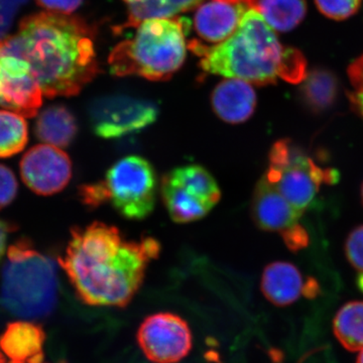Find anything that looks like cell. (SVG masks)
Instances as JSON below:
<instances>
[{
    "mask_svg": "<svg viewBox=\"0 0 363 363\" xmlns=\"http://www.w3.org/2000/svg\"><path fill=\"white\" fill-rule=\"evenodd\" d=\"M160 252L161 243L155 238L128 240L116 226L93 222L72 230L59 264L86 305L124 308Z\"/></svg>",
    "mask_w": 363,
    "mask_h": 363,
    "instance_id": "1",
    "label": "cell"
},
{
    "mask_svg": "<svg viewBox=\"0 0 363 363\" xmlns=\"http://www.w3.org/2000/svg\"><path fill=\"white\" fill-rule=\"evenodd\" d=\"M0 47L30 65L44 97L77 95L99 73L92 30L71 14H30Z\"/></svg>",
    "mask_w": 363,
    "mask_h": 363,
    "instance_id": "2",
    "label": "cell"
},
{
    "mask_svg": "<svg viewBox=\"0 0 363 363\" xmlns=\"http://www.w3.org/2000/svg\"><path fill=\"white\" fill-rule=\"evenodd\" d=\"M189 49L200 58L202 70L250 84H274L279 79L297 84L307 76V62L298 50L285 48L255 9L243 14L238 30L220 44L193 40Z\"/></svg>",
    "mask_w": 363,
    "mask_h": 363,
    "instance_id": "3",
    "label": "cell"
},
{
    "mask_svg": "<svg viewBox=\"0 0 363 363\" xmlns=\"http://www.w3.org/2000/svg\"><path fill=\"white\" fill-rule=\"evenodd\" d=\"M188 26L185 21L174 18H150L133 26V35L109 55L111 73L119 77L168 80L185 62Z\"/></svg>",
    "mask_w": 363,
    "mask_h": 363,
    "instance_id": "4",
    "label": "cell"
},
{
    "mask_svg": "<svg viewBox=\"0 0 363 363\" xmlns=\"http://www.w3.org/2000/svg\"><path fill=\"white\" fill-rule=\"evenodd\" d=\"M57 297L56 262L26 240L11 245L2 269V305L23 319H39L51 314Z\"/></svg>",
    "mask_w": 363,
    "mask_h": 363,
    "instance_id": "5",
    "label": "cell"
},
{
    "mask_svg": "<svg viewBox=\"0 0 363 363\" xmlns=\"http://www.w3.org/2000/svg\"><path fill=\"white\" fill-rule=\"evenodd\" d=\"M157 179L145 157L128 156L107 171L104 181L80 188L82 202L89 207L111 203L124 218L143 220L156 206Z\"/></svg>",
    "mask_w": 363,
    "mask_h": 363,
    "instance_id": "6",
    "label": "cell"
},
{
    "mask_svg": "<svg viewBox=\"0 0 363 363\" xmlns=\"http://www.w3.org/2000/svg\"><path fill=\"white\" fill-rule=\"evenodd\" d=\"M264 177L301 215L312 206L322 185L338 180L335 169L322 168L288 138L272 145Z\"/></svg>",
    "mask_w": 363,
    "mask_h": 363,
    "instance_id": "7",
    "label": "cell"
},
{
    "mask_svg": "<svg viewBox=\"0 0 363 363\" xmlns=\"http://www.w3.org/2000/svg\"><path fill=\"white\" fill-rule=\"evenodd\" d=\"M162 195L172 220L190 223L204 218L218 204L221 191L204 167L187 164L164 176Z\"/></svg>",
    "mask_w": 363,
    "mask_h": 363,
    "instance_id": "8",
    "label": "cell"
},
{
    "mask_svg": "<svg viewBox=\"0 0 363 363\" xmlns=\"http://www.w3.org/2000/svg\"><path fill=\"white\" fill-rule=\"evenodd\" d=\"M88 114L95 135L109 140L149 128L157 121L159 108L150 100L111 95L93 100Z\"/></svg>",
    "mask_w": 363,
    "mask_h": 363,
    "instance_id": "9",
    "label": "cell"
},
{
    "mask_svg": "<svg viewBox=\"0 0 363 363\" xmlns=\"http://www.w3.org/2000/svg\"><path fill=\"white\" fill-rule=\"evenodd\" d=\"M252 214L260 229L279 234L291 252L304 250L309 245V234L300 223L302 215L264 177L253 193Z\"/></svg>",
    "mask_w": 363,
    "mask_h": 363,
    "instance_id": "10",
    "label": "cell"
},
{
    "mask_svg": "<svg viewBox=\"0 0 363 363\" xmlns=\"http://www.w3.org/2000/svg\"><path fill=\"white\" fill-rule=\"evenodd\" d=\"M138 343L152 363H178L193 347V335L186 320L171 312L150 315L138 327Z\"/></svg>",
    "mask_w": 363,
    "mask_h": 363,
    "instance_id": "11",
    "label": "cell"
},
{
    "mask_svg": "<svg viewBox=\"0 0 363 363\" xmlns=\"http://www.w3.org/2000/svg\"><path fill=\"white\" fill-rule=\"evenodd\" d=\"M43 98L30 65L0 47V106L32 118L39 112Z\"/></svg>",
    "mask_w": 363,
    "mask_h": 363,
    "instance_id": "12",
    "label": "cell"
},
{
    "mask_svg": "<svg viewBox=\"0 0 363 363\" xmlns=\"http://www.w3.org/2000/svg\"><path fill=\"white\" fill-rule=\"evenodd\" d=\"M20 168L23 183L38 195L57 194L66 188L72 178L68 155L45 143L28 150L21 159Z\"/></svg>",
    "mask_w": 363,
    "mask_h": 363,
    "instance_id": "13",
    "label": "cell"
},
{
    "mask_svg": "<svg viewBox=\"0 0 363 363\" xmlns=\"http://www.w3.org/2000/svg\"><path fill=\"white\" fill-rule=\"evenodd\" d=\"M248 9L238 0H210L196 11L195 30L205 42L220 44L238 30Z\"/></svg>",
    "mask_w": 363,
    "mask_h": 363,
    "instance_id": "14",
    "label": "cell"
},
{
    "mask_svg": "<svg viewBox=\"0 0 363 363\" xmlns=\"http://www.w3.org/2000/svg\"><path fill=\"white\" fill-rule=\"evenodd\" d=\"M257 94L252 84L238 79H226L214 88L212 109L224 123L240 124L252 116Z\"/></svg>",
    "mask_w": 363,
    "mask_h": 363,
    "instance_id": "15",
    "label": "cell"
},
{
    "mask_svg": "<svg viewBox=\"0 0 363 363\" xmlns=\"http://www.w3.org/2000/svg\"><path fill=\"white\" fill-rule=\"evenodd\" d=\"M45 334L39 325L16 321L7 325L0 336V350L9 362L35 363L44 362Z\"/></svg>",
    "mask_w": 363,
    "mask_h": 363,
    "instance_id": "16",
    "label": "cell"
},
{
    "mask_svg": "<svg viewBox=\"0 0 363 363\" xmlns=\"http://www.w3.org/2000/svg\"><path fill=\"white\" fill-rule=\"evenodd\" d=\"M306 284L303 274L295 264L286 262H274L262 272L260 289L272 305L286 307L304 295Z\"/></svg>",
    "mask_w": 363,
    "mask_h": 363,
    "instance_id": "17",
    "label": "cell"
},
{
    "mask_svg": "<svg viewBox=\"0 0 363 363\" xmlns=\"http://www.w3.org/2000/svg\"><path fill=\"white\" fill-rule=\"evenodd\" d=\"M78 124L75 116L64 105L55 104L40 112L35 135L45 145L64 149L75 140Z\"/></svg>",
    "mask_w": 363,
    "mask_h": 363,
    "instance_id": "18",
    "label": "cell"
},
{
    "mask_svg": "<svg viewBox=\"0 0 363 363\" xmlns=\"http://www.w3.org/2000/svg\"><path fill=\"white\" fill-rule=\"evenodd\" d=\"M337 78L330 71L315 69L307 74L301 86L300 97L308 111L323 113L338 98Z\"/></svg>",
    "mask_w": 363,
    "mask_h": 363,
    "instance_id": "19",
    "label": "cell"
},
{
    "mask_svg": "<svg viewBox=\"0 0 363 363\" xmlns=\"http://www.w3.org/2000/svg\"><path fill=\"white\" fill-rule=\"evenodd\" d=\"M272 30L290 32L304 20L307 13L305 0H247Z\"/></svg>",
    "mask_w": 363,
    "mask_h": 363,
    "instance_id": "20",
    "label": "cell"
},
{
    "mask_svg": "<svg viewBox=\"0 0 363 363\" xmlns=\"http://www.w3.org/2000/svg\"><path fill=\"white\" fill-rule=\"evenodd\" d=\"M202 0H123L128 21L123 28H133L150 18H172L199 6Z\"/></svg>",
    "mask_w": 363,
    "mask_h": 363,
    "instance_id": "21",
    "label": "cell"
},
{
    "mask_svg": "<svg viewBox=\"0 0 363 363\" xmlns=\"http://www.w3.org/2000/svg\"><path fill=\"white\" fill-rule=\"evenodd\" d=\"M336 338L345 350H363V302L352 301L341 308L333 321Z\"/></svg>",
    "mask_w": 363,
    "mask_h": 363,
    "instance_id": "22",
    "label": "cell"
},
{
    "mask_svg": "<svg viewBox=\"0 0 363 363\" xmlns=\"http://www.w3.org/2000/svg\"><path fill=\"white\" fill-rule=\"evenodd\" d=\"M28 140L26 117L16 112L0 111V159L13 157L25 149Z\"/></svg>",
    "mask_w": 363,
    "mask_h": 363,
    "instance_id": "23",
    "label": "cell"
},
{
    "mask_svg": "<svg viewBox=\"0 0 363 363\" xmlns=\"http://www.w3.org/2000/svg\"><path fill=\"white\" fill-rule=\"evenodd\" d=\"M362 0H315L318 9L327 18L343 21L357 13Z\"/></svg>",
    "mask_w": 363,
    "mask_h": 363,
    "instance_id": "24",
    "label": "cell"
},
{
    "mask_svg": "<svg viewBox=\"0 0 363 363\" xmlns=\"http://www.w3.org/2000/svg\"><path fill=\"white\" fill-rule=\"evenodd\" d=\"M347 73L353 89L348 92L351 106L363 118V55L351 64Z\"/></svg>",
    "mask_w": 363,
    "mask_h": 363,
    "instance_id": "25",
    "label": "cell"
},
{
    "mask_svg": "<svg viewBox=\"0 0 363 363\" xmlns=\"http://www.w3.org/2000/svg\"><path fill=\"white\" fill-rule=\"evenodd\" d=\"M346 257L359 274H363V225L353 229L344 245Z\"/></svg>",
    "mask_w": 363,
    "mask_h": 363,
    "instance_id": "26",
    "label": "cell"
},
{
    "mask_svg": "<svg viewBox=\"0 0 363 363\" xmlns=\"http://www.w3.org/2000/svg\"><path fill=\"white\" fill-rule=\"evenodd\" d=\"M18 180L11 169L0 164V210L9 206L16 197Z\"/></svg>",
    "mask_w": 363,
    "mask_h": 363,
    "instance_id": "27",
    "label": "cell"
},
{
    "mask_svg": "<svg viewBox=\"0 0 363 363\" xmlns=\"http://www.w3.org/2000/svg\"><path fill=\"white\" fill-rule=\"evenodd\" d=\"M28 0H0V40L6 38L16 14Z\"/></svg>",
    "mask_w": 363,
    "mask_h": 363,
    "instance_id": "28",
    "label": "cell"
},
{
    "mask_svg": "<svg viewBox=\"0 0 363 363\" xmlns=\"http://www.w3.org/2000/svg\"><path fill=\"white\" fill-rule=\"evenodd\" d=\"M45 11L71 14L82 4L83 0H35Z\"/></svg>",
    "mask_w": 363,
    "mask_h": 363,
    "instance_id": "29",
    "label": "cell"
},
{
    "mask_svg": "<svg viewBox=\"0 0 363 363\" xmlns=\"http://www.w3.org/2000/svg\"><path fill=\"white\" fill-rule=\"evenodd\" d=\"M11 230H13V226L11 224L0 220V259H2L4 252H6L7 238H9V234L11 233Z\"/></svg>",
    "mask_w": 363,
    "mask_h": 363,
    "instance_id": "30",
    "label": "cell"
},
{
    "mask_svg": "<svg viewBox=\"0 0 363 363\" xmlns=\"http://www.w3.org/2000/svg\"><path fill=\"white\" fill-rule=\"evenodd\" d=\"M357 286L359 290L363 293V274H359L357 278Z\"/></svg>",
    "mask_w": 363,
    "mask_h": 363,
    "instance_id": "31",
    "label": "cell"
},
{
    "mask_svg": "<svg viewBox=\"0 0 363 363\" xmlns=\"http://www.w3.org/2000/svg\"><path fill=\"white\" fill-rule=\"evenodd\" d=\"M0 363H7L6 360V355L2 353L1 350H0Z\"/></svg>",
    "mask_w": 363,
    "mask_h": 363,
    "instance_id": "32",
    "label": "cell"
},
{
    "mask_svg": "<svg viewBox=\"0 0 363 363\" xmlns=\"http://www.w3.org/2000/svg\"><path fill=\"white\" fill-rule=\"evenodd\" d=\"M357 363H363V350L360 351L359 355H358Z\"/></svg>",
    "mask_w": 363,
    "mask_h": 363,
    "instance_id": "33",
    "label": "cell"
},
{
    "mask_svg": "<svg viewBox=\"0 0 363 363\" xmlns=\"http://www.w3.org/2000/svg\"><path fill=\"white\" fill-rule=\"evenodd\" d=\"M362 204H363V183L362 186Z\"/></svg>",
    "mask_w": 363,
    "mask_h": 363,
    "instance_id": "34",
    "label": "cell"
},
{
    "mask_svg": "<svg viewBox=\"0 0 363 363\" xmlns=\"http://www.w3.org/2000/svg\"><path fill=\"white\" fill-rule=\"evenodd\" d=\"M7 363H13V362H7ZM35 363H45V360H44V362H35Z\"/></svg>",
    "mask_w": 363,
    "mask_h": 363,
    "instance_id": "35",
    "label": "cell"
},
{
    "mask_svg": "<svg viewBox=\"0 0 363 363\" xmlns=\"http://www.w3.org/2000/svg\"><path fill=\"white\" fill-rule=\"evenodd\" d=\"M241 1L245 2L247 1V0H241Z\"/></svg>",
    "mask_w": 363,
    "mask_h": 363,
    "instance_id": "36",
    "label": "cell"
}]
</instances>
